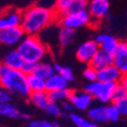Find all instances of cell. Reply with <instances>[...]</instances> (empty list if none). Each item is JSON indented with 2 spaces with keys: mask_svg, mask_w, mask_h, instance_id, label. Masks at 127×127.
Masks as SVG:
<instances>
[{
  "mask_svg": "<svg viewBox=\"0 0 127 127\" xmlns=\"http://www.w3.org/2000/svg\"><path fill=\"white\" fill-rule=\"evenodd\" d=\"M56 19L58 14L54 8L34 4L22 12V24L27 35H39Z\"/></svg>",
  "mask_w": 127,
  "mask_h": 127,
  "instance_id": "6da1fadb",
  "label": "cell"
},
{
  "mask_svg": "<svg viewBox=\"0 0 127 127\" xmlns=\"http://www.w3.org/2000/svg\"><path fill=\"white\" fill-rule=\"evenodd\" d=\"M16 49L26 61L36 63L46 59L49 54L48 47L38 35H26L23 41L17 45Z\"/></svg>",
  "mask_w": 127,
  "mask_h": 127,
  "instance_id": "7a4b0ae2",
  "label": "cell"
},
{
  "mask_svg": "<svg viewBox=\"0 0 127 127\" xmlns=\"http://www.w3.org/2000/svg\"><path fill=\"white\" fill-rule=\"evenodd\" d=\"M0 87L6 89L10 93L17 94L26 98H28L31 94L27 74L22 71V69L8 67L3 74L0 76Z\"/></svg>",
  "mask_w": 127,
  "mask_h": 127,
  "instance_id": "3957f363",
  "label": "cell"
},
{
  "mask_svg": "<svg viewBox=\"0 0 127 127\" xmlns=\"http://www.w3.org/2000/svg\"><path fill=\"white\" fill-rule=\"evenodd\" d=\"M117 86L115 82H107L96 79L94 81H90L84 90H86L91 96L102 103H108L112 101L114 90Z\"/></svg>",
  "mask_w": 127,
  "mask_h": 127,
  "instance_id": "277c9868",
  "label": "cell"
},
{
  "mask_svg": "<svg viewBox=\"0 0 127 127\" xmlns=\"http://www.w3.org/2000/svg\"><path fill=\"white\" fill-rule=\"evenodd\" d=\"M58 19L61 26H64L73 30L89 26L93 22L92 16L88 9L80 10V11L67 12L63 15L58 16Z\"/></svg>",
  "mask_w": 127,
  "mask_h": 127,
  "instance_id": "5b68a950",
  "label": "cell"
},
{
  "mask_svg": "<svg viewBox=\"0 0 127 127\" xmlns=\"http://www.w3.org/2000/svg\"><path fill=\"white\" fill-rule=\"evenodd\" d=\"M26 35L27 34L22 26L6 27L0 31V45L7 47L17 46Z\"/></svg>",
  "mask_w": 127,
  "mask_h": 127,
  "instance_id": "8992f818",
  "label": "cell"
},
{
  "mask_svg": "<svg viewBox=\"0 0 127 127\" xmlns=\"http://www.w3.org/2000/svg\"><path fill=\"white\" fill-rule=\"evenodd\" d=\"M100 46L96 40H89L82 43L76 50V58L78 61L84 64H90L93 58L99 51Z\"/></svg>",
  "mask_w": 127,
  "mask_h": 127,
  "instance_id": "52a82bcc",
  "label": "cell"
},
{
  "mask_svg": "<svg viewBox=\"0 0 127 127\" xmlns=\"http://www.w3.org/2000/svg\"><path fill=\"white\" fill-rule=\"evenodd\" d=\"M88 10L95 22H100L108 15L110 10L109 0H91L88 5Z\"/></svg>",
  "mask_w": 127,
  "mask_h": 127,
  "instance_id": "ba28073f",
  "label": "cell"
},
{
  "mask_svg": "<svg viewBox=\"0 0 127 127\" xmlns=\"http://www.w3.org/2000/svg\"><path fill=\"white\" fill-rule=\"evenodd\" d=\"M72 105L74 106V109L79 111H87L93 104L94 98L84 90V91H72L68 98Z\"/></svg>",
  "mask_w": 127,
  "mask_h": 127,
  "instance_id": "9c48e42d",
  "label": "cell"
},
{
  "mask_svg": "<svg viewBox=\"0 0 127 127\" xmlns=\"http://www.w3.org/2000/svg\"><path fill=\"white\" fill-rule=\"evenodd\" d=\"M113 64L117 67L122 74H127V41H121L118 48L113 53Z\"/></svg>",
  "mask_w": 127,
  "mask_h": 127,
  "instance_id": "30bf717a",
  "label": "cell"
},
{
  "mask_svg": "<svg viewBox=\"0 0 127 127\" xmlns=\"http://www.w3.org/2000/svg\"><path fill=\"white\" fill-rule=\"evenodd\" d=\"M113 62H114L113 53H110L108 51L100 48L89 65L93 66L97 70H100V69H102L106 66H109V65L113 64Z\"/></svg>",
  "mask_w": 127,
  "mask_h": 127,
  "instance_id": "8fae6325",
  "label": "cell"
},
{
  "mask_svg": "<svg viewBox=\"0 0 127 127\" xmlns=\"http://www.w3.org/2000/svg\"><path fill=\"white\" fill-rule=\"evenodd\" d=\"M122 77V73L114 64L106 66L100 70H98V79L107 82H115L118 83Z\"/></svg>",
  "mask_w": 127,
  "mask_h": 127,
  "instance_id": "7c38bea8",
  "label": "cell"
},
{
  "mask_svg": "<svg viewBox=\"0 0 127 127\" xmlns=\"http://www.w3.org/2000/svg\"><path fill=\"white\" fill-rule=\"evenodd\" d=\"M95 40L97 41L101 49H104L110 53H114L120 43V41H118L115 37L108 34H100L96 37Z\"/></svg>",
  "mask_w": 127,
  "mask_h": 127,
  "instance_id": "4fadbf2b",
  "label": "cell"
},
{
  "mask_svg": "<svg viewBox=\"0 0 127 127\" xmlns=\"http://www.w3.org/2000/svg\"><path fill=\"white\" fill-rule=\"evenodd\" d=\"M29 100L38 109L45 110L48 104L51 102L49 99V94L47 91H38V92H31L29 95Z\"/></svg>",
  "mask_w": 127,
  "mask_h": 127,
  "instance_id": "5bb4252c",
  "label": "cell"
},
{
  "mask_svg": "<svg viewBox=\"0 0 127 127\" xmlns=\"http://www.w3.org/2000/svg\"><path fill=\"white\" fill-rule=\"evenodd\" d=\"M88 117L95 122L97 125L99 124H105L109 122L108 116H107V111H106V107L104 106H96V107H90L88 110Z\"/></svg>",
  "mask_w": 127,
  "mask_h": 127,
  "instance_id": "9a60e30c",
  "label": "cell"
},
{
  "mask_svg": "<svg viewBox=\"0 0 127 127\" xmlns=\"http://www.w3.org/2000/svg\"><path fill=\"white\" fill-rule=\"evenodd\" d=\"M34 73H36V74L47 79V78H49L50 76H52L53 74L56 73L55 63H52L51 61H48L46 59L42 60V61L37 63L36 70H35Z\"/></svg>",
  "mask_w": 127,
  "mask_h": 127,
  "instance_id": "2e32d148",
  "label": "cell"
},
{
  "mask_svg": "<svg viewBox=\"0 0 127 127\" xmlns=\"http://www.w3.org/2000/svg\"><path fill=\"white\" fill-rule=\"evenodd\" d=\"M24 61H25V59L20 55V53L18 52L17 49L9 51L3 58V62L5 64H7L10 68H14V69L22 68Z\"/></svg>",
  "mask_w": 127,
  "mask_h": 127,
  "instance_id": "e0dca14e",
  "label": "cell"
},
{
  "mask_svg": "<svg viewBox=\"0 0 127 127\" xmlns=\"http://www.w3.org/2000/svg\"><path fill=\"white\" fill-rule=\"evenodd\" d=\"M65 88H68V81L63 78L60 74H58L57 72L46 79V91L47 92L61 90Z\"/></svg>",
  "mask_w": 127,
  "mask_h": 127,
  "instance_id": "ac0fdd59",
  "label": "cell"
},
{
  "mask_svg": "<svg viewBox=\"0 0 127 127\" xmlns=\"http://www.w3.org/2000/svg\"><path fill=\"white\" fill-rule=\"evenodd\" d=\"M28 84L31 92L46 91V79L36 73H30L27 75Z\"/></svg>",
  "mask_w": 127,
  "mask_h": 127,
  "instance_id": "d6986e66",
  "label": "cell"
},
{
  "mask_svg": "<svg viewBox=\"0 0 127 127\" xmlns=\"http://www.w3.org/2000/svg\"><path fill=\"white\" fill-rule=\"evenodd\" d=\"M74 31L73 29L64 27V26H61L59 32H58V42H59V45L62 48H65L67 47L74 37Z\"/></svg>",
  "mask_w": 127,
  "mask_h": 127,
  "instance_id": "ffe728a7",
  "label": "cell"
},
{
  "mask_svg": "<svg viewBox=\"0 0 127 127\" xmlns=\"http://www.w3.org/2000/svg\"><path fill=\"white\" fill-rule=\"evenodd\" d=\"M20 115L22 114L19 113V111L10 102L0 104V116L11 119H17L20 118Z\"/></svg>",
  "mask_w": 127,
  "mask_h": 127,
  "instance_id": "44dd1931",
  "label": "cell"
},
{
  "mask_svg": "<svg viewBox=\"0 0 127 127\" xmlns=\"http://www.w3.org/2000/svg\"><path fill=\"white\" fill-rule=\"evenodd\" d=\"M70 93H71V90H69L68 88L48 92L50 101L51 102H56V103H61L63 101L67 100L70 96Z\"/></svg>",
  "mask_w": 127,
  "mask_h": 127,
  "instance_id": "7402d4cb",
  "label": "cell"
},
{
  "mask_svg": "<svg viewBox=\"0 0 127 127\" xmlns=\"http://www.w3.org/2000/svg\"><path fill=\"white\" fill-rule=\"evenodd\" d=\"M69 119L77 127H96L97 126V124L95 122H93L90 118H84L76 113L71 112L69 114Z\"/></svg>",
  "mask_w": 127,
  "mask_h": 127,
  "instance_id": "603a6c76",
  "label": "cell"
},
{
  "mask_svg": "<svg viewBox=\"0 0 127 127\" xmlns=\"http://www.w3.org/2000/svg\"><path fill=\"white\" fill-rule=\"evenodd\" d=\"M55 69H56V72L58 74H60L68 82H71V81L74 80V73H73V71L70 67L61 65L59 63H55Z\"/></svg>",
  "mask_w": 127,
  "mask_h": 127,
  "instance_id": "cb8c5ba5",
  "label": "cell"
},
{
  "mask_svg": "<svg viewBox=\"0 0 127 127\" xmlns=\"http://www.w3.org/2000/svg\"><path fill=\"white\" fill-rule=\"evenodd\" d=\"M45 112L51 116V117H54V118H57V117H61L62 115V108H61V105L60 103H56V102H50L48 104V106L45 109Z\"/></svg>",
  "mask_w": 127,
  "mask_h": 127,
  "instance_id": "d4e9b609",
  "label": "cell"
},
{
  "mask_svg": "<svg viewBox=\"0 0 127 127\" xmlns=\"http://www.w3.org/2000/svg\"><path fill=\"white\" fill-rule=\"evenodd\" d=\"M71 0H55L54 1V8L57 12L58 16L63 15L68 12V8L70 6Z\"/></svg>",
  "mask_w": 127,
  "mask_h": 127,
  "instance_id": "484cf974",
  "label": "cell"
},
{
  "mask_svg": "<svg viewBox=\"0 0 127 127\" xmlns=\"http://www.w3.org/2000/svg\"><path fill=\"white\" fill-rule=\"evenodd\" d=\"M29 127H58L60 124L57 121H49L45 119H31L29 121Z\"/></svg>",
  "mask_w": 127,
  "mask_h": 127,
  "instance_id": "4316f807",
  "label": "cell"
},
{
  "mask_svg": "<svg viewBox=\"0 0 127 127\" xmlns=\"http://www.w3.org/2000/svg\"><path fill=\"white\" fill-rule=\"evenodd\" d=\"M106 111H107V116H108V120L109 122L115 123V122H118L120 119V112L117 109V107L114 105V103L112 105H109L106 107Z\"/></svg>",
  "mask_w": 127,
  "mask_h": 127,
  "instance_id": "83f0119b",
  "label": "cell"
},
{
  "mask_svg": "<svg viewBox=\"0 0 127 127\" xmlns=\"http://www.w3.org/2000/svg\"><path fill=\"white\" fill-rule=\"evenodd\" d=\"M89 0H71L70 6L68 8V12L80 11V10L88 9Z\"/></svg>",
  "mask_w": 127,
  "mask_h": 127,
  "instance_id": "f1b7e54d",
  "label": "cell"
},
{
  "mask_svg": "<svg viewBox=\"0 0 127 127\" xmlns=\"http://www.w3.org/2000/svg\"><path fill=\"white\" fill-rule=\"evenodd\" d=\"M83 77L89 82L96 80V79H98V70L96 68H94L93 66L89 65L83 71Z\"/></svg>",
  "mask_w": 127,
  "mask_h": 127,
  "instance_id": "f546056e",
  "label": "cell"
},
{
  "mask_svg": "<svg viewBox=\"0 0 127 127\" xmlns=\"http://www.w3.org/2000/svg\"><path fill=\"white\" fill-rule=\"evenodd\" d=\"M114 105L117 107V109L119 110L121 116H127V95L125 97L121 98L120 100L113 102Z\"/></svg>",
  "mask_w": 127,
  "mask_h": 127,
  "instance_id": "4dcf8cb0",
  "label": "cell"
},
{
  "mask_svg": "<svg viewBox=\"0 0 127 127\" xmlns=\"http://www.w3.org/2000/svg\"><path fill=\"white\" fill-rule=\"evenodd\" d=\"M127 95L125 89L121 86V84L118 82L117 83V86H116L115 90H114V94H113V98H112V102H116V101H118L120 100L121 98L125 97Z\"/></svg>",
  "mask_w": 127,
  "mask_h": 127,
  "instance_id": "1f68e13d",
  "label": "cell"
},
{
  "mask_svg": "<svg viewBox=\"0 0 127 127\" xmlns=\"http://www.w3.org/2000/svg\"><path fill=\"white\" fill-rule=\"evenodd\" d=\"M36 66H37V63L36 62H31V61H24L23 65H22V71H24L26 74H30V73H34L36 70Z\"/></svg>",
  "mask_w": 127,
  "mask_h": 127,
  "instance_id": "d6a6232c",
  "label": "cell"
},
{
  "mask_svg": "<svg viewBox=\"0 0 127 127\" xmlns=\"http://www.w3.org/2000/svg\"><path fill=\"white\" fill-rule=\"evenodd\" d=\"M10 99H11V93L6 89L0 87V104L10 102Z\"/></svg>",
  "mask_w": 127,
  "mask_h": 127,
  "instance_id": "836d02e7",
  "label": "cell"
},
{
  "mask_svg": "<svg viewBox=\"0 0 127 127\" xmlns=\"http://www.w3.org/2000/svg\"><path fill=\"white\" fill-rule=\"evenodd\" d=\"M60 105H61L62 110H63V111H65V112H68V113H71L72 110L74 109V106L72 105V103L70 102L69 99H67V100H65V101H63V102H61Z\"/></svg>",
  "mask_w": 127,
  "mask_h": 127,
  "instance_id": "e575fe53",
  "label": "cell"
},
{
  "mask_svg": "<svg viewBox=\"0 0 127 127\" xmlns=\"http://www.w3.org/2000/svg\"><path fill=\"white\" fill-rule=\"evenodd\" d=\"M6 27H8V24H7L5 14H4V12H1L0 13V31Z\"/></svg>",
  "mask_w": 127,
  "mask_h": 127,
  "instance_id": "d590c367",
  "label": "cell"
},
{
  "mask_svg": "<svg viewBox=\"0 0 127 127\" xmlns=\"http://www.w3.org/2000/svg\"><path fill=\"white\" fill-rule=\"evenodd\" d=\"M119 83L125 89V91H126V93H127V74H122V77H121Z\"/></svg>",
  "mask_w": 127,
  "mask_h": 127,
  "instance_id": "8d00e7d4",
  "label": "cell"
},
{
  "mask_svg": "<svg viewBox=\"0 0 127 127\" xmlns=\"http://www.w3.org/2000/svg\"><path fill=\"white\" fill-rule=\"evenodd\" d=\"M20 118H22L23 120H28V121L31 120V117L29 115H27V114H22V115H20Z\"/></svg>",
  "mask_w": 127,
  "mask_h": 127,
  "instance_id": "74e56055",
  "label": "cell"
}]
</instances>
